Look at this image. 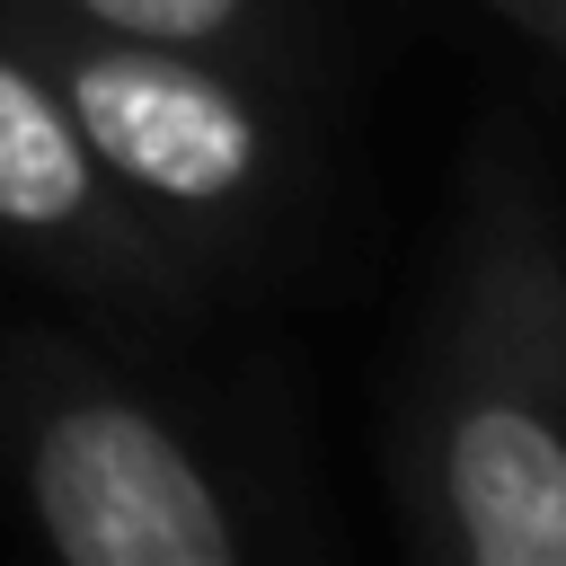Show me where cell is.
Listing matches in <instances>:
<instances>
[{
	"instance_id": "obj_2",
	"label": "cell",
	"mask_w": 566,
	"mask_h": 566,
	"mask_svg": "<svg viewBox=\"0 0 566 566\" xmlns=\"http://www.w3.org/2000/svg\"><path fill=\"white\" fill-rule=\"evenodd\" d=\"M0 478L62 566H239L265 548L212 442L53 336L0 345Z\"/></svg>"
},
{
	"instance_id": "obj_3",
	"label": "cell",
	"mask_w": 566,
	"mask_h": 566,
	"mask_svg": "<svg viewBox=\"0 0 566 566\" xmlns=\"http://www.w3.org/2000/svg\"><path fill=\"white\" fill-rule=\"evenodd\" d=\"M18 35L62 88L97 168L195 274L256 256L292 221L301 177H310L292 80L221 62V53L115 44V35H71V27H18Z\"/></svg>"
},
{
	"instance_id": "obj_5",
	"label": "cell",
	"mask_w": 566,
	"mask_h": 566,
	"mask_svg": "<svg viewBox=\"0 0 566 566\" xmlns=\"http://www.w3.org/2000/svg\"><path fill=\"white\" fill-rule=\"evenodd\" d=\"M18 27H71V35H115V44H177V53H221L274 80H301L310 18L301 0H0Z\"/></svg>"
},
{
	"instance_id": "obj_1",
	"label": "cell",
	"mask_w": 566,
	"mask_h": 566,
	"mask_svg": "<svg viewBox=\"0 0 566 566\" xmlns=\"http://www.w3.org/2000/svg\"><path fill=\"white\" fill-rule=\"evenodd\" d=\"M389 486L433 566H566V195L513 106L460 150Z\"/></svg>"
},
{
	"instance_id": "obj_6",
	"label": "cell",
	"mask_w": 566,
	"mask_h": 566,
	"mask_svg": "<svg viewBox=\"0 0 566 566\" xmlns=\"http://www.w3.org/2000/svg\"><path fill=\"white\" fill-rule=\"evenodd\" d=\"M504 27H522L531 44H548V53H566V0H486Z\"/></svg>"
},
{
	"instance_id": "obj_4",
	"label": "cell",
	"mask_w": 566,
	"mask_h": 566,
	"mask_svg": "<svg viewBox=\"0 0 566 566\" xmlns=\"http://www.w3.org/2000/svg\"><path fill=\"white\" fill-rule=\"evenodd\" d=\"M0 248L124 318H177L203 292V274L97 168L62 88L44 80V62L9 18H0Z\"/></svg>"
}]
</instances>
